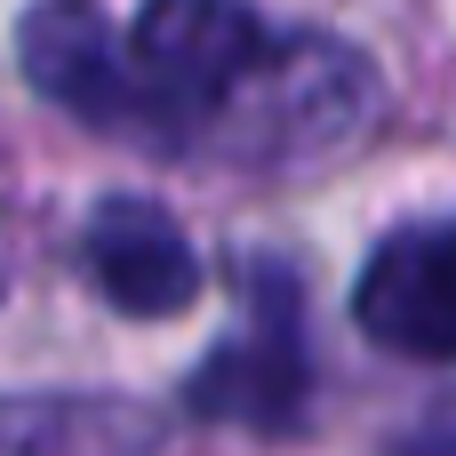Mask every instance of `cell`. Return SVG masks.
Listing matches in <instances>:
<instances>
[{
	"mask_svg": "<svg viewBox=\"0 0 456 456\" xmlns=\"http://www.w3.org/2000/svg\"><path fill=\"white\" fill-rule=\"evenodd\" d=\"M80 256H88V281L104 289V305H120L128 321H168L200 297V256L160 200H136V192L96 200Z\"/></svg>",
	"mask_w": 456,
	"mask_h": 456,
	"instance_id": "cell-6",
	"label": "cell"
},
{
	"mask_svg": "<svg viewBox=\"0 0 456 456\" xmlns=\"http://www.w3.org/2000/svg\"><path fill=\"white\" fill-rule=\"evenodd\" d=\"M8 456H152L160 425L136 401H96V393H24L0 417Z\"/></svg>",
	"mask_w": 456,
	"mask_h": 456,
	"instance_id": "cell-7",
	"label": "cell"
},
{
	"mask_svg": "<svg viewBox=\"0 0 456 456\" xmlns=\"http://www.w3.org/2000/svg\"><path fill=\"white\" fill-rule=\"evenodd\" d=\"M128 48H136V72H144L160 120L200 136L240 96V80L281 48V32L248 0H144Z\"/></svg>",
	"mask_w": 456,
	"mask_h": 456,
	"instance_id": "cell-2",
	"label": "cell"
},
{
	"mask_svg": "<svg viewBox=\"0 0 456 456\" xmlns=\"http://www.w3.org/2000/svg\"><path fill=\"white\" fill-rule=\"evenodd\" d=\"M305 393H313V369H305L297 305H289V281L273 273V305L256 313V329H240L192 369L184 409L208 425H240V433H289L305 417Z\"/></svg>",
	"mask_w": 456,
	"mask_h": 456,
	"instance_id": "cell-4",
	"label": "cell"
},
{
	"mask_svg": "<svg viewBox=\"0 0 456 456\" xmlns=\"http://www.w3.org/2000/svg\"><path fill=\"white\" fill-rule=\"evenodd\" d=\"M401 456H456V401L425 409V417L401 433Z\"/></svg>",
	"mask_w": 456,
	"mask_h": 456,
	"instance_id": "cell-8",
	"label": "cell"
},
{
	"mask_svg": "<svg viewBox=\"0 0 456 456\" xmlns=\"http://www.w3.org/2000/svg\"><path fill=\"white\" fill-rule=\"evenodd\" d=\"M369 112H377V72L361 48L281 32V48L240 80V96L200 136L248 168H321L369 128Z\"/></svg>",
	"mask_w": 456,
	"mask_h": 456,
	"instance_id": "cell-1",
	"label": "cell"
},
{
	"mask_svg": "<svg viewBox=\"0 0 456 456\" xmlns=\"http://www.w3.org/2000/svg\"><path fill=\"white\" fill-rule=\"evenodd\" d=\"M16 64H24V80H32L48 104H64L72 120H96V128H112V136L160 128V104H152V88H144V72H136V48L104 24L88 0H40V8L16 24Z\"/></svg>",
	"mask_w": 456,
	"mask_h": 456,
	"instance_id": "cell-3",
	"label": "cell"
},
{
	"mask_svg": "<svg viewBox=\"0 0 456 456\" xmlns=\"http://www.w3.org/2000/svg\"><path fill=\"white\" fill-rule=\"evenodd\" d=\"M353 321L369 329V345H385L401 361H449L456 353V224L393 232L353 289Z\"/></svg>",
	"mask_w": 456,
	"mask_h": 456,
	"instance_id": "cell-5",
	"label": "cell"
}]
</instances>
